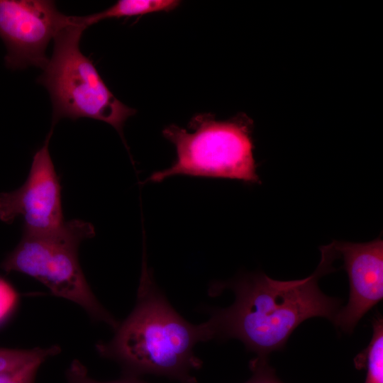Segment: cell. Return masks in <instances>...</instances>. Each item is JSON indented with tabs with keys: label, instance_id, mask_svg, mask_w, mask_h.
<instances>
[{
	"label": "cell",
	"instance_id": "52a82bcc",
	"mask_svg": "<svg viewBox=\"0 0 383 383\" xmlns=\"http://www.w3.org/2000/svg\"><path fill=\"white\" fill-rule=\"evenodd\" d=\"M52 134V128L43 145L33 155L25 183L13 192L0 194V219L11 223L18 216H22L23 232H50L65 222L60 178L49 151Z\"/></svg>",
	"mask_w": 383,
	"mask_h": 383
},
{
	"label": "cell",
	"instance_id": "277c9868",
	"mask_svg": "<svg viewBox=\"0 0 383 383\" xmlns=\"http://www.w3.org/2000/svg\"><path fill=\"white\" fill-rule=\"evenodd\" d=\"M94 234L92 224L78 219L65 221L50 232H23L1 267L6 272H18L35 279L53 295L73 301L93 321L115 330L119 323L99 303L79 262V244Z\"/></svg>",
	"mask_w": 383,
	"mask_h": 383
},
{
	"label": "cell",
	"instance_id": "9a60e30c",
	"mask_svg": "<svg viewBox=\"0 0 383 383\" xmlns=\"http://www.w3.org/2000/svg\"><path fill=\"white\" fill-rule=\"evenodd\" d=\"M18 301V295L15 289L0 277V324L11 314Z\"/></svg>",
	"mask_w": 383,
	"mask_h": 383
},
{
	"label": "cell",
	"instance_id": "5b68a950",
	"mask_svg": "<svg viewBox=\"0 0 383 383\" xmlns=\"http://www.w3.org/2000/svg\"><path fill=\"white\" fill-rule=\"evenodd\" d=\"M192 132L171 125L163 135L176 148L177 159L148 179L159 182L173 175L227 178L260 184L253 157L251 127L248 121H216L209 114L194 117Z\"/></svg>",
	"mask_w": 383,
	"mask_h": 383
},
{
	"label": "cell",
	"instance_id": "30bf717a",
	"mask_svg": "<svg viewBox=\"0 0 383 383\" xmlns=\"http://www.w3.org/2000/svg\"><path fill=\"white\" fill-rule=\"evenodd\" d=\"M372 328L370 343L357 356L355 364L364 362L366 365L365 383H383V319L379 314L373 318Z\"/></svg>",
	"mask_w": 383,
	"mask_h": 383
},
{
	"label": "cell",
	"instance_id": "8992f818",
	"mask_svg": "<svg viewBox=\"0 0 383 383\" xmlns=\"http://www.w3.org/2000/svg\"><path fill=\"white\" fill-rule=\"evenodd\" d=\"M66 16L50 0H0V38L6 48L5 64L11 70L43 69L47 47L69 25Z\"/></svg>",
	"mask_w": 383,
	"mask_h": 383
},
{
	"label": "cell",
	"instance_id": "7a4b0ae2",
	"mask_svg": "<svg viewBox=\"0 0 383 383\" xmlns=\"http://www.w3.org/2000/svg\"><path fill=\"white\" fill-rule=\"evenodd\" d=\"M206 323L192 324L181 316L156 285L143 257L135 305L108 342H99V355L117 362L123 376L151 374L179 383H199L193 372L202 361L195 345L209 341Z\"/></svg>",
	"mask_w": 383,
	"mask_h": 383
},
{
	"label": "cell",
	"instance_id": "9c48e42d",
	"mask_svg": "<svg viewBox=\"0 0 383 383\" xmlns=\"http://www.w3.org/2000/svg\"><path fill=\"white\" fill-rule=\"evenodd\" d=\"M179 1L176 0H119L101 12L81 16L83 23L89 27L104 19L130 17L157 11H168L175 9Z\"/></svg>",
	"mask_w": 383,
	"mask_h": 383
},
{
	"label": "cell",
	"instance_id": "ba28073f",
	"mask_svg": "<svg viewBox=\"0 0 383 383\" xmlns=\"http://www.w3.org/2000/svg\"><path fill=\"white\" fill-rule=\"evenodd\" d=\"M343 261L350 282V296L332 322L351 333L362 317L383 297V240L380 237L367 243H332Z\"/></svg>",
	"mask_w": 383,
	"mask_h": 383
},
{
	"label": "cell",
	"instance_id": "3957f363",
	"mask_svg": "<svg viewBox=\"0 0 383 383\" xmlns=\"http://www.w3.org/2000/svg\"><path fill=\"white\" fill-rule=\"evenodd\" d=\"M87 28L81 16L55 37L52 55L38 82L50 94L52 124L63 118H89L111 125L123 138L126 121L135 113L109 90L92 61L80 50L79 41Z\"/></svg>",
	"mask_w": 383,
	"mask_h": 383
},
{
	"label": "cell",
	"instance_id": "8fae6325",
	"mask_svg": "<svg viewBox=\"0 0 383 383\" xmlns=\"http://www.w3.org/2000/svg\"><path fill=\"white\" fill-rule=\"evenodd\" d=\"M60 348H34L30 350H16L0 348V373L18 368L38 358H50L60 353Z\"/></svg>",
	"mask_w": 383,
	"mask_h": 383
},
{
	"label": "cell",
	"instance_id": "4fadbf2b",
	"mask_svg": "<svg viewBox=\"0 0 383 383\" xmlns=\"http://www.w3.org/2000/svg\"><path fill=\"white\" fill-rule=\"evenodd\" d=\"M67 383H147L139 378L125 377L117 380L100 382L88 374L87 367L78 360H74L66 372Z\"/></svg>",
	"mask_w": 383,
	"mask_h": 383
},
{
	"label": "cell",
	"instance_id": "7c38bea8",
	"mask_svg": "<svg viewBox=\"0 0 383 383\" xmlns=\"http://www.w3.org/2000/svg\"><path fill=\"white\" fill-rule=\"evenodd\" d=\"M46 360L38 358L18 368L0 373V383H34L39 367Z\"/></svg>",
	"mask_w": 383,
	"mask_h": 383
},
{
	"label": "cell",
	"instance_id": "5bb4252c",
	"mask_svg": "<svg viewBox=\"0 0 383 383\" xmlns=\"http://www.w3.org/2000/svg\"><path fill=\"white\" fill-rule=\"evenodd\" d=\"M252 372L251 377L244 383H282L275 376L267 363V357H257L250 362Z\"/></svg>",
	"mask_w": 383,
	"mask_h": 383
},
{
	"label": "cell",
	"instance_id": "6da1fadb",
	"mask_svg": "<svg viewBox=\"0 0 383 383\" xmlns=\"http://www.w3.org/2000/svg\"><path fill=\"white\" fill-rule=\"evenodd\" d=\"M320 250L321 260L316 270L302 279L279 281L257 272L212 284L210 295L231 289L235 300L228 307L209 311L206 323L210 340L237 339L257 357H267L282 349L305 320L323 317L332 321L342 301L323 294L318 280L335 270L333 263L338 254L332 243Z\"/></svg>",
	"mask_w": 383,
	"mask_h": 383
}]
</instances>
